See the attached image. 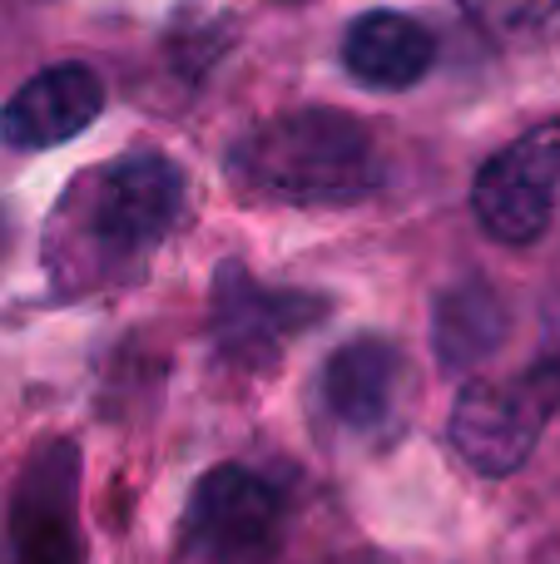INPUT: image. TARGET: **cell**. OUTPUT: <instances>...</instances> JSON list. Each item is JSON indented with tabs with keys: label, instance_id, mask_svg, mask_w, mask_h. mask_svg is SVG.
<instances>
[{
	"label": "cell",
	"instance_id": "1",
	"mask_svg": "<svg viewBox=\"0 0 560 564\" xmlns=\"http://www.w3.org/2000/svg\"><path fill=\"white\" fill-rule=\"evenodd\" d=\"M184 194L169 154H125L79 174L50 224V273L69 292L134 273L184 218Z\"/></svg>",
	"mask_w": 560,
	"mask_h": 564
},
{
	"label": "cell",
	"instance_id": "2",
	"mask_svg": "<svg viewBox=\"0 0 560 564\" xmlns=\"http://www.w3.org/2000/svg\"><path fill=\"white\" fill-rule=\"evenodd\" d=\"M228 174L278 204H357L387 178L373 129L347 109H293L228 149Z\"/></svg>",
	"mask_w": 560,
	"mask_h": 564
},
{
	"label": "cell",
	"instance_id": "3",
	"mask_svg": "<svg viewBox=\"0 0 560 564\" xmlns=\"http://www.w3.org/2000/svg\"><path fill=\"white\" fill-rule=\"evenodd\" d=\"M560 411V361H536L516 381H472L456 397L446 436L486 480H506L531 460L546 421Z\"/></svg>",
	"mask_w": 560,
	"mask_h": 564
},
{
	"label": "cell",
	"instance_id": "4",
	"mask_svg": "<svg viewBox=\"0 0 560 564\" xmlns=\"http://www.w3.org/2000/svg\"><path fill=\"white\" fill-rule=\"evenodd\" d=\"M560 204V119L526 129L472 178V208L496 243L526 248L551 228Z\"/></svg>",
	"mask_w": 560,
	"mask_h": 564
},
{
	"label": "cell",
	"instance_id": "5",
	"mask_svg": "<svg viewBox=\"0 0 560 564\" xmlns=\"http://www.w3.org/2000/svg\"><path fill=\"white\" fill-rule=\"evenodd\" d=\"M79 460L75 441L50 436L25 456L10 490V555L15 564H85L79 535Z\"/></svg>",
	"mask_w": 560,
	"mask_h": 564
},
{
	"label": "cell",
	"instance_id": "6",
	"mask_svg": "<svg viewBox=\"0 0 560 564\" xmlns=\"http://www.w3.org/2000/svg\"><path fill=\"white\" fill-rule=\"evenodd\" d=\"M327 317V302L298 288H263L244 263H224L214 278V347L238 371H263L283 357L293 337Z\"/></svg>",
	"mask_w": 560,
	"mask_h": 564
},
{
	"label": "cell",
	"instance_id": "7",
	"mask_svg": "<svg viewBox=\"0 0 560 564\" xmlns=\"http://www.w3.org/2000/svg\"><path fill=\"white\" fill-rule=\"evenodd\" d=\"M278 490L258 470L224 460L189 490L184 540L208 564H254L278 535Z\"/></svg>",
	"mask_w": 560,
	"mask_h": 564
},
{
	"label": "cell",
	"instance_id": "8",
	"mask_svg": "<svg viewBox=\"0 0 560 564\" xmlns=\"http://www.w3.org/2000/svg\"><path fill=\"white\" fill-rule=\"evenodd\" d=\"M105 115V79L85 59H60L30 75L0 109V139L20 154L60 149Z\"/></svg>",
	"mask_w": 560,
	"mask_h": 564
},
{
	"label": "cell",
	"instance_id": "9",
	"mask_svg": "<svg viewBox=\"0 0 560 564\" xmlns=\"http://www.w3.org/2000/svg\"><path fill=\"white\" fill-rule=\"evenodd\" d=\"M402 381H407L402 347H392L387 337H353L323 361L317 397H323V411L343 431L373 436V431L392 426Z\"/></svg>",
	"mask_w": 560,
	"mask_h": 564
},
{
	"label": "cell",
	"instance_id": "10",
	"mask_svg": "<svg viewBox=\"0 0 560 564\" xmlns=\"http://www.w3.org/2000/svg\"><path fill=\"white\" fill-rule=\"evenodd\" d=\"M343 65L357 85L397 95L422 85L437 65V35L402 10H367L343 35Z\"/></svg>",
	"mask_w": 560,
	"mask_h": 564
},
{
	"label": "cell",
	"instance_id": "11",
	"mask_svg": "<svg viewBox=\"0 0 560 564\" xmlns=\"http://www.w3.org/2000/svg\"><path fill=\"white\" fill-rule=\"evenodd\" d=\"M506 302L486 282H456L432 302V351L446 371H472L506 341Z\"/></svg>",
	"mask_w": 560,
	"mask_h": 564
},
{
	"label": "cell",
	"instance_id": "12",
	"mask_svg": "<svg viewBox=\"0 0 560 564\" xmlns=\"http://www.w3.org/2000/svg\"><path fill=\"white\" fill-rule=\"evenodd\" d=\"M462 10L502 45H541L560 35V0H462Z\"/></svg>",
	"mask_w": 560,
	"mask_h": 564
},
{
	"label": "cell",
	"instance_id": "13",
	"mask_svg": "<svg viewBox=\"0 0 560 564\" xmlns=\"http://www.w3.org/2000/svg\"><path fill=\"white\" fill-rule=\"evenodd\" d=\"M0 253H6V214H0Z\"/></svg>",
	"mask_w": 560,
	"mask_h": 564
}]
</instances>
